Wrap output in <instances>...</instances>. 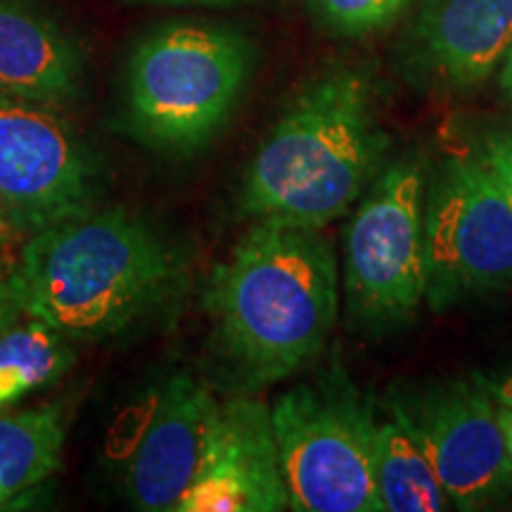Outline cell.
Masks as SVG:
<instances>
[{"instance_id": "7402d4cb", "label": "cell", "mask_w": 512, "mask_h": 512, "mask_svg": "<svg viewBox=\"0 0 512 512\" xmlns=\"http://www.w3.org/2000/svg\"><path fill=\"white\" fill-rule=\"evenodd\" d=\"M498 83H501L505 105H508V110L512 114V46L508 53H505L501 67H498Z\"/></svg>"}, {"instance_id": "9a60e30c", "label": "cell", "mask_w": 512, "mask_h": 512, "mask_svg": "<svg viewBox=\"0 0 512 512\" xmlns=\"http://www.w3.org/2000/svg\"><path fill=\"white\" fill-rule=\"evenodd\" d=\"M67 425L62 403L0 415V508L60 470Z\"/></svg>"}, {"instance_id": "5bb4252c", "label": "cell", "mask_w": 512, "mask_h": 512, "mask_svg": "<svg viewBox=\"0 0 512 512\" xmlns=\"http://www.w3.org/2000/svg\"><path fill=\"white\" fill-rule=\"evenodd\" d=\"M373 472L382 512H441L451 505L399 394L373 415Z\"/></svg>"}, {"instance_id": "7c38bea8", "label": "cell", "mask_w": 512, "mask_h": 512, "mask_svg": "<svg viewBox=\"0 0 512 512\" xmlns=\"http://www.w3.org/2000/svg\"><path fill=\"white\" fill-rule=\"evenodd\" d=\"M512 46V0H415L399 41L403 72L420 86L475 91Z\"/></svg>"}, {"instance_id": "603a6c76", "label": "cell", "mask_w": 512, "mask_h": 512, "mask_svg": "<svg viewBox=\"0 0 512 512\" xmlns=\"http://www.w3.org/2000/svg\"><path fill=\"white\" fill-rule=\"evenodd\" d=\"M498 422H501L503 439H505V451H508V460L512 465V408L508 406H496Z\"/></svg>"}, {"instance_id": "4fadbf2b", "label": "cell", "mask_w": 512, "mask_h": 512, "mask_svg": "<svg viewBox=\"0 0 512 512\" xmlns=\"http://www.w3.org/2000/svg\"><path fill=\"white\" fill-rule=\"evenodd\" d=\"M83 79L86 57L67 29L31 0H0V93L60 110Z\"/></svg>"}, {"instance_id": "ac0fdd59", "label": "cell", "mask_w": 512, "mask_h": 512, "mask_svg": "<svg viewBox=\"0 0 512 512\" xmlns=\"http://www.w3.org/2000/svg\"><path fill=\"white\" fill-rule=\"evenodd\" d=\"M470 138V155L489 171L512 204V128L482 126Z\"/></svg>"}, {"instance_id": "6da1fadb", "label": "cell", "mask_w": 512, "mask_h": 512, "mask_svg": "<svg viewBox=\"0 0 512 512\" xmlns=\"http://www.w3.org/2000/svg\"><path fill=\"white\" fill-rule=\"evenodd\" d=\"M8 280L24 316L74 342H107L174 309L188 256L155 223L107 207L29 235Z\"/></svg>"}, {"instance_id": "30bf717a", "label": "cell", "mask_w": 512, "mask_h": 512, "mask_svg": "<svg viewBox=\"0 0 512 512\" xmlns=\"http://www.w3.org/2000/svg\"><path fill=\"white\" fill-rule=\"evenodd\" d=\"M214 394L171 373L133 408L131 439L117 453L121 494L136 510L176 512L200 463Z\"/></svg>"}, {"instance_id": "2e32d148", "label": "cell", "mask_w": 512, "mask_h": 512, "mask_svg": "<svg viewBox=\"0 0 512 512\" xmlns=\"http://www.w3.org/2000/svg\"><path fill=\"white\" fill-rule=\"evenodd\" d=\"M74 363V339L46 320L22 316L0 330V415L53 387Z\"/></svg>"}, {"instance_id": "277c9868", "label": "cell", "mask_w": 512, "mask_h": 512, "mask_svg": "<svg viewBox=\"0 0 512 512\" xmlns=\"http://www.w3.org/2000/svg\"><path fill=\"white\" fill-rule=\"evenodd\" d=\"M254 69L233 27L176 22L147 34L126 67L128 131L152 150L195 155L223 131Z\"/></svg>"}, {"instance_id": "52a82bcc", "label": "cell", "mask_w": 512, "mask_h": 512, "mask_svg": "<svg viewBox=\"0 0 512 512\" xmlns=\"http://www.w3.org/2000/svg\"><path fill=\"white\" fill-rule=\"evenodd\" d=\"M425 249L432 311L512 285V204L472 155H446L427 171Z\"/></svg>"}, {"instance_id": "d4e9b609", "label": "cell", "mask_w": 512, "mask_h": 512, "mask_svg": "<svg viewBox=\"0 0 512 512\" xmlns=\"http://www.w3.org/2000/svg\"><path fill=\"white\" fill-rule=\"evenodd\" d=\"M8 271H10V264L3 259V256H0V278H5V275H8Z\"/></svg>"}, {"instance_id": "d6986e66", "label": "cell", "mask_w": 512, "mask_h": 512, "mask_svg": "<svg viewBox=\"0 0 512 512\" xmlns=\"http://www.w3.org/2000/svg\"><path fill=\"white\" fill-rule=\"evenodd\" d=\"M472 377L494 399L496 406L512 408V368L494 370V373H472Z\"/></svg>"}, {"instance_id": "8992f818", "label": "cell", "mask_w": 512, "mask_h": 512, "mask_svg": "<svg viewBox=\"0 0 512 512\" xmlns=\"http://www.w3.org/2000/svg\"><path fill=\"white\" fill-rule=\"evenodd\" d=\"M427 171L420 152L389 159L351 214L342 285L349 316L363 330L401 328L427 299Z\"/></svg>"}, {"instance_id": "5b68a950", "label": "cell", "mask_w": 512, "mask_h": 512, "mask_svg": "<svg viewBox=\"0 0 512 512\" xmlns=\"http://www.w3.org/2000/svg\"><path fill=\"white\" fill-rule=\"evenodd\" d=\"M373 403L332 361L271 406L280 467L297 512H382L373 472Z\"/></svg>"}, {"instance_id": "3957f363", "label": "cell", "mask_w": 512, "mask_h": 512, "mask_svg": "<svg viewBox=\"0 0 512 512\" xmlns=\"http://www.w3.org/2000/svg\"><path fill=\"white\" fill-rule=\"evenodd\" d=\"M389 136L361 69H325L287 102L254 152L240 209L254 221L323 230L361 200L387 164Z\"/></svg>"}, {"instance_id": "7a4b0ae2", "label": "cell", "mask_w": 512, "mask_h": 512, "mask_svg": "<svg viewBox=\"0 0 512 512\" xmlns=\"http://www.w3.org/2000/svg\"><path fill=\"white\" fill-rule=\"evenodd\" d=\"M216 354L245 392L309 368L339 313V268L323 230L254 221L204 290Z\"/></svg>"}, {"instance_id": "cb8c5ba5", "label": "cell", "mask_w": 512, "mask_h": 512, "mask_svg": "<svg viewBox=\"0 0 512 512\" xmlns=\"http://www.w3.org/2000/svg\"><path fill=\"white\" fill-rule=\"evenodd\" d=\"M150 3H166V5H211V8H219V5H235V3H245V0H150Z\"/></svg>"}, {"instance_id": "e0dca14e", "label": "cell", "mask_w": 512, "mask_h": 512, "mask_svg": "<svg viewBox=\"0 0 512 512\" xmlns=\"http://www.w3.org/2000/svg\"><path fill=\"white\" fill-rule=\"evenodd\" d=\"M415 0H309L313 22L337 38H366L389 29Z\"/></svg>"}, {"instance_id": "ba28073f", "label": "cell", "mask_w": 512, "mask_h": 512, "mask_svg": "<svg viewBox=\"0 0 512 512\" xmlns=\"http://www.w3.org/2000/svg\"><path fill=\"white\" fill-rule=\"evenodd\" d=\"M105 171L57 107L0 93V200L29 235L98 209Z\"/></svg>"}, {"instance_id": "8fae6325", "label": "cell", "mask_w": 512, "mask_h": 512, "mask_svg": "<svg viewBox=\"0 0 512 512\" xmlns=\"http://www.w3.org/2000/svg\"><path fill=\"white\" fill-rule=\"evenodd\" d=\"M290 510L271 406L249 394L214 401L200 463L176 512Z\"/></svg>"}, {"instance_id": "ffe728a7", "label": "cell", "mask_w": 512, "mask_h": 512, "mask_svg": "<svg viewBox=\"0 0 512 512\" xmlns=\"http://www.w3.org/2000/svg\"><path fill=\"white\" fill-rule=\"evenodd\" d=\"M24 240H27V233L17 226V221L12 219L8 207L0 200V256L8 261V254H17V249L22 247Z\"/></svg>"}, {"instance_id": "44dd1931", "label": "cell", "mask_w": 512, "mask_h": 512, "mask_svg": "<svg viewBox=\"0 0 512 512\" xmlns=\"http://www.w3.org/2000/svg\"><path fill=\"white\" fill-rule=\"evenodd\" d=\"M22 316H24L22 306H19L15 292H12L8 275H5V278H0V330L8 328V325H12Z\"/></svg>"}, {"instance_id": "9c48e42d", "label": "cell", "mask_w": 512, "mask_h": 512, "mask_svg": "<svg viewBox=\"0 0 512 512\" xmlns=\"http://www.w3.org/2000/svg\"><path fill=\"white\" fill-rule=\"evenodd\" d=\"M399 396L453 508L482 510L512 494L496 403L475 377L437 380Z\"/></svg>"}]
</instances>
